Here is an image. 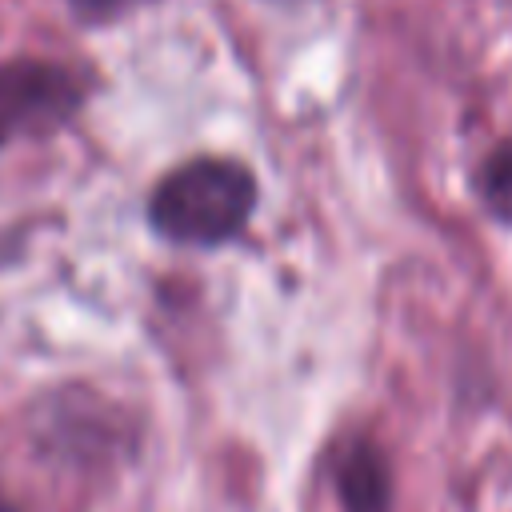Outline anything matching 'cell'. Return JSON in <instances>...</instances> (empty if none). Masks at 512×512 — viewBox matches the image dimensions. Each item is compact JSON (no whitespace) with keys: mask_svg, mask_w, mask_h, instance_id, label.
<instances>
[{"mask_svg":"<svg viewBox=\"0 0 512 512\" xmlns=\"http://www.w3.org/2000/svg\"><path fill=\"white\" fill-rule=\"evenodd\" d=\"M256 208V180L244 164L200 156L168 172L148 204L152 228L180 244L232 240Z\"/></svg>","mask_w":512,"mask_h":512,"instance_id":"obj_1","label":"cell"},{"mask_svg":"<svg viewBox=\"0 0 512 512\" xmlns=\"http://www.w3.org/2000/svg\"><path fill=\"white\" fill-rule=\"evenodd\" d=\"M84 104L76 72L44 60H12L0 68V144L56 132Z\"/></svg>","mask_w":512,"mask_h":512,"instance_id":"obj_2","label":"cell"},{"mask_svg":"<svg viewBox=\"0 0 512 512\" xmlns=\"http://www.w3.org/2000/svg\"><path fill=\"white\" fill-rule=\"evenodd\" d=\"M336 492L348 512H388L392 476L372 440H352L336 460Z\"/></svg>","mask_w":512,"mask_h":512,"instance_id":"obj_3","label":"cell"},{"mask_svg":"<svg viewBox=\"0 0 512 512\" xmlns=\"http://www.w3.org/2000/svg\"><path fill=\"white\" fill-rule=\"evenodd\" d=\"M480 200L488 204L492 216L512 224V140H504L500 148L488 152V160L480 168Z\"/></svg>","mask_w":512,"mask_h":512,"instance_id":"obj_4","label":"cell"},{"mask_svg":"<svg viewBox=\"0 0 512 512\" xmlns=\"http://www.w3.org/2000/svg\"><path fill=\"white\" fill-rule=\"evenodd\" d=\"M132 4H140V0H72L76 16H84V20H112V16L128 12Z\"/></svg>","mask_w":512,"mask_h":512,"instance_id":"obj_5","label":"cell"},{"mask_svg":"<svg viewBox=\"0 0 512 512\" xmlns=\"http://www.w3.org/2000/svg\"><path fill=\"white\" fill-rule=\"evenodd\" d=\"M0 512H16V508H12V504H4V500H0Z\"/></svg>","mask_w":512,"mask_h":512,"instance_id":"obj_6","label":"cell"}]
</instances>
